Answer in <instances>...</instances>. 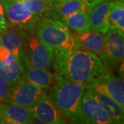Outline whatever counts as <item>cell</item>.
<instances>
[{"label":"cell","mask_w":124,"mask_h":124,"mask_svg":"<svg viewBox=\"0 0 124 124\" xmlns=\"http://www.w3.org/2000/svg\"><path fill=\"white\" fill-rule=\"evenodd\" d=\"M52 64L57 75L86 88L110 72L97 54L82 49L54 54Z\"/></svg>","instance_id":"cell-1"},{"label":"cell","mask_w":124,"mask_h":124,"mask_svg":"<svg viewBox=\"0 0 124 124\" xmlns=\"http://www.w3.org/2000/svg\"><path fill=\"white\" fill-rule=\"evenodd\" d=\"M50 97L58 110L73 124H83L81 101L86 90L84 85L71 81L56 74L50 88Z\"/></svg>","instance_id":"cell-2"},{"label":"cell","mask_w":124,"mask_h":124,"mask_svg":"<svg viewBox=\"0 0 124 124\" xmlns=\"http://www.w3.org/2000/svg\"><path fill=\"white\" fill-rule=\"evenodd\" d=\"M36 31L39 39L53 52L54 54L70 53L79 49L70 28L60 20L39 17Z\"/></svg>","instance_id":"cell-3"},{"label":"cell","mask_w":124,"mask_h":124,"mask_svg":"<svg viewBox=\"0 0 124 124\" xmlns=\"http://www.w3.org/2000/svg\"><path fill=\"white\" fill-rule=\"evenodd\" d=\"M22 59L28 62L32 66L48 68L53 61V52L39 39L36 29L22 31Z\"/></svg>","instance_id":"cell-4"},{"label":"cell","mask_w":124,"mask_h":124,"mask_svg":"<svg viewBox=\"0 0 124 124\" xmlns=\"http://www.w3.org/2000/svg\"><path fill=\"white\" fill-rule=\"evenodd\" d=\"M1 3L6 22L22 31L36 29L39 17L28 10L21 0H1Z\"/></svg>","instance_id":"cell-5"},{"label":"cell","mask_w":124,"mask_h":124,"mask_svg":"<svg viewBox=\"0 0 124 124\" xmlns=\"http://www.w3.org/2000/svg\"><path fill=\"white\" fill-rule=\"evenodd\" d=\"M106 48L100 59L108 70H116L124 64V35L116 29L110 27L106 32Z\"/></svg>","instance_id":"cell-6"},{"label":"cell","mask_w":124,"mask_h":124,"mask_svg":"<svg viewBox=\"0 0 124 124\" xmlns=\"http://www.w3.org/2000/svg\"><path fill=\"white\" fill-rule=\"evenodd\" d=\"M30 108L32 117L41 123L48 124H68L66 116L58 110L50 96L45 90L34 106Z\"/></svg>","instance_id":"cell-7"},{"label":"cell","mask_w":124,"mask_h":124,"mask_svg":"<svg viewBox=\"0 0 124 124\" xmlns=\"http://www.w3.org/2000/svg\"><path fill=\"white\" fill-rule=\"evenodd\" d=\"M81 115L83 124H112L110 116L93 96L90 88H86L81 101Z\"/></svg>","instance_id":"cell-8"},{"label":"cell","mask_w":124,"mask_h":124,"mask_svg":"<svg viewBox=\"0 0 124 124\" xmlns=\"http://www.w3.org/2000/svg\"><path fill=\"white\" fill-rule=\"evenodd\" d=\"M44 91L45 90L25 79L10 88L8 103L31 108L39 99Z\"/></svg>","instance_id":"cell-9"},{"label":"cell","mask_w":124,"mask_h":124,"mask_svg":"<svg viewBox=\"0 0 124 124\" xmlns=\"http://www.w3.org/2000/svg\"><path fill=\"white\" fill-rule=\"evenodd\" d=\"M89 88L110 97L121 108H124V83L123 79L108 72Z\"/></svg>","instance_id":"cell-10"},{"label":"cell","mask_w":124,"mask_h":124,"mask_svg":"<svg viewBox=\"0 0 124 124\" xmlns=\"http://www.w3.org/2000/svg\"><path fill=\"white\" fill-rule=\"evenodd\" d=\"M72 35L79 49L97 54L99 57L106 50V33L90 30L81 33H72Z\"/></svg>","instance_id":"cell-11"},{"label":"cell","mask_w":124,"mask_h":124,"mask_svg":"<svg viewBox=\"0 0 124 124\" xmlns=\"http://www.w3.org/2000/svg\"><path fill=\"white\" fill-rule=\"evenodd\" d=\"M33 119L29 108L6 103H0V124H32Z\"/></svg>","instance_id":"cell-12"},{"label":"cell","mask_w":124,"mask_h":124,"mask_svg":"<svg viewBox=\"0 0 124 124\" xmlns=\"http://www.w3.org/2000/svg\"><path fill=\"white\" fill-rule=\"evenodd\" d=\"M110 1L104 0L89 9L88 17L91 31L106 33L111 27Z\"/></svg>","instance_id":"cell-13"},{"label":"cell","mask_w":124,"mask_h":124,"mask_svg":"<svg viewBox=\"0 0 124 124\" xmlns=\"http://www.w3.org/2000/svg\"><path fill=\"white\" fill-rule=\"evenodd\" d=\"M0 77L11 88L26 79L22 58L15 57L5 62H0Z\"/></svg>","instance_id":"cell-14"},{"label":"cell","mask_w":124,"mask_h":124,"mask_svg":"<svg viewBox=\"0 0 124 124\" xmlns=\"http://www.w3.org/2000/svg\"><path fill=\"white\" fill-rule=\"evenodd\" d=\"M22 62L26 79L28 81L45 90H48L52 87L54 82L56 75L49 72L46 68L32 66L28 62L25 60H22Z\"/></svg>","instance_id":"cell-15"},{"label":"cell","mask_w":124,"mask_h":124,"mask_svg":"<svg viewBox=\"0 0 124 124\" xmlns=\"http://www.w3.org/2000/svg\"><path fill=\"white\" fill-rule=\"evenodd\" d=\"M88 6L83 0H68L63 1H54L48 17L63 22L64 19L77 12L84 11L88 13Z\"/></svg>","instance_id":"cell-16"},{"label":"cell","mask_w":124,"mask_h":124,"mask_svg":"<svg viewBox=\"0 0 124 124\" xmlns=\"http://www.w3.org/2000/svg\"><path fill=\"white\" fill-rule=\"evenodd\" d=\"M0 45L13 53L16 57L22 58V37L21 30L7 26L0 31Z\"/></svg>","instance_id":"cell-17"},{"label":"cell","mask_w":124,"mask_h":124,"mask_svg":"<svg viewBox=\"0 0 124 124\" xmlns=\"http://www.w3.org/2000/svg\"><path fill=\"white\" fill-rule=\"evenodd\" d=\"M93 96L97 99L101 106L110 116L114 124H123L124 123V108L116 102L104 94L97 93L90 89Z\"/></svg>","instance_id":"cell-18"},{"label":"cell","mask_w":124,"mask_h":124,"mask_svg":"<svg viewBox=\"0 0 124 124\" xmlns=\"http://www.w3.org/2000/svg\"><path fill=\"white\" fill-rule=\"evenodd\" d=\"M67 26L75 33H81L90 31L88 13L79 11L72 14L63 20Z\"/></svg>","instance_id":"cell-19"},{"label":"cell","mask_w":124,"mask_h":124,"mask_svg":"<svg viewBox=\"0 0 124 124\" xmlns=\"http://www.w3.org/2000/svg\"><path fill=\"white\" fill-rule=\"evenodd\" d=\"M26 8L38 17H48L54 0H21Z\"/></svg>","instance_id":"cell-20"},{"label":"cell","mask_w":124,"mask_h":124,"mask_svg":"<svg viewBox=\"0 0 124 124\" xmlns=\"http://www.w3.org/2000/svg\"><path fill=\"white\" fill-rule=\"evenodd\" d=\"M111 27L124 35V4L120 1H110Z\"/></svg>","instance_id":"cell-21"},{"label":"cell","mask_w":124,"mask_h":124,"mask_svg":"<svg viewBox=\"0 0 124 124\" xmlns=\"http://www.w3.org/2000/svg\"><path fill=\"white\" fill-rule=\"evenodd\" d=\"M10 94V87L3 79L0 77V102L8 103Z\"/></svg>","instance_id":"cell-22"},{"label":"cell","mask_w":124,"mask_h":124,"mask_svg":"<svg viewBox=\"0 0 124 124\" xmlns=\"http://www.w3.org/2000/svg\"><path fill=\"white\" fill-rule=\"evenodd\" d=\"M15 57L13 53L0 45V62L10 61Z\"/></svg>","instance_id":"cell-23"},{"label":"cell","mask_w":124,"mask_h":124,"mask_svg":"<svg viewBox=\"0 0 124 124\" xmlns=\"http://www.w3.org/2000/svg\"><path fill=\"white\" fill-rule=\"evenodd\" d=\"M7 26H8V23L6 22V20L5 19L1 0H0V28L2 30H4L5 28H6Z\"/></svg>","instance_id":"cell-24"},{"label":"cell","mask_w":124,"mask_h":124,"mask_svg":"<svg viewBox=\"0 0 124 124\" xmlns=\"http://www.w3.org/2000/svg\"><path fill=\"white\" fill-rule=\"evenodd\" d=\"M85 3L86 4V5L88 6L89 8H90L91 7H93L94 6H95L96 4H97L101 2L104 0H83Z\"/></svg>","instance_id":"cell-25"},{"label":"cell","mask_w":124,"mask_h":124,"mask_svg":"<svg viewBox=\"0 0 124 124\" xmlns=\"http://www.w3.org/2000/svg\"><path fill=\"white\" fill-rule=\"evenodd\" d=\"M56 1H68V0H54Z\"/></svg>","instance_id":"cell-26"},{"label":"cell","mask_w":124,"mask_h":124,"mask_svg":"<svg viewBox=\"0 0 124 124\" xmlns=\"http://www.w3.org/2000/svg\"><path fill=\"white\" fill-rule=\"evenodd\" d=\"M115 1H122V2L124 1V0H115Z\"/></svg>","instance_id":"cell-27"},{"label":"cell","mask_w":124,"mask_h":124,"mask_svg":"<svg viewBox=\"0 0 124 124\" xmlns=\"http://www.w3.org/2000/svg\"><path fill=\"white\" fill-rule=\"evenodd\" d=\"M1 30H2V29H1V28H0V31H1Z\"/></svg>","instance_id":"cell-28"}]
</instances>
